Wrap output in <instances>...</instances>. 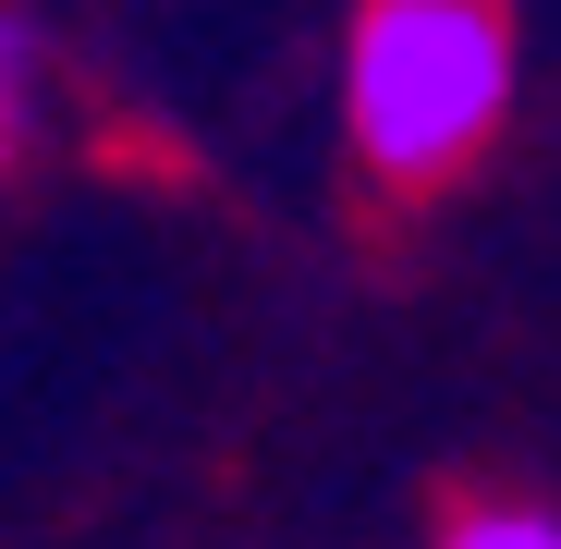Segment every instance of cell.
<instances>
[{"mask_svg":"<svg viewBox=\"0 0 561 549\" xmlns=\"http://www.w3.org/2000/svg\"><path fill=\"white\" fill-rule=\"evenodd\" d=\"M49 99H61V73H49V37L0 0V183H13L25 159H37V135H49Z\"/></svg>","mask_w":561,"mask_h":549,"instance_id":"2","label":"cell"},{"mask_svg":"<svg viewBox=\"0 0 561 549\" xmlns=\"http://www.w3.org/2000/svg\"><path fill=\"white\" fill-rule=\"evenodd\" d=\"M427 549H561V501H513V489L451 501V513L427 525Z\"/></svg>","mask_w":561,"mask_h":549,"instance_id":"3","label":"cell"},{"mask_svg":"<svg viewBox=\"0 0 561 549\" xmlns=\"http://www.w3.org/2000/svg\"><path fill=\"white\" fill-rule=\"evenodd\" d=\"M525 99L513 0H354L342 25V147L379 196H451Z\"/></svg>","mask_w":561,"mask_h":549,"instance_id":"1","label":"cell"}]
</instances>
